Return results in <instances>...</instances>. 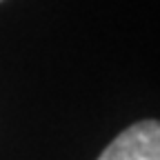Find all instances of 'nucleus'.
Segmentation results:
<instances>
[{
    "label": "nucleus",
    "instance_id": "nucleus-1",
    "mask_svg": "<svg viewBox=\"0 0 160 160\" xmlns=\"http://www.w3.org/2000/svg\"><path fill=\"white\" fill-rule=\"evenodd\" d=\"M98 160H160V120H140L116 136Z\"/></svg>",
    "mask_w": 160,
    "mask_h": 160
}]
</instances>
